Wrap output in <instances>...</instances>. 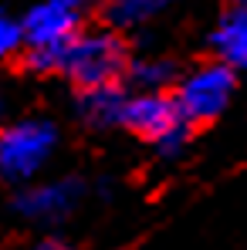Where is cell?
Here are the masks:
<instances>
[{
  "label": "cell",
  "instance_id": "obj_1",
  "mask_svg": "<svg viewBox=\"0 0 247 250\" xmlns=\"http://www.w3.org/2000/svg\"><path fill=\"white\" fill-rule=\"evenodd\" d=\"M27 71L34 75H61L78 91L122 84L129 68V47L115 31H78L58 51H27Z\"/></svg>",
  "mask_w": 247,
  "mask_h": 250
},
{
  "label": "cell",
  "instance_id": "obj_2",
  "mask_svg": "<svg viewBox=\"0 0 247 250\" xmlns=\"http://www.w3.org/2000/svg\"><path fill=\"white\" fill-rule=\"evenodd\" d=\"M61 132L44 115H24L0 125V183L27 186L41 179V172L58 156Z\"/></svg>",
  "mask_w": 247,
  "mask_h": 250
},
{
  "label": "cell",
  "instance_id": "obj_3",
  "mask_svg": "<svg viewBox=\"0 0 247 250\" xmlns=\"http://www.w3.org/2000/svg\"><path fill=\"white\" fill-rule=\"evenodd\" d=\"M234 88H237V71L230 64L203 61L176 78V84L169 88V98H173L176 115L193 128V125H206L220 119L234 98Z\"/></svg>",
  "mask_w": 247,
  "mask_h": 250
},
{
  "label": "cell",
  "instance_id": "obj_4",
  "mask_svg": "<svg viewBox=\"0 0 247 250\" xmlns=\"http://www.w3.org/2000/svg\"><path fill=\"white\" fill-rule=\"evenodd\" d=\"M88 196V183L78 176H54V179H34L21 189H14L10 209L24 223L38 227H58L65 223Z\"/></svg>",
  "mask_w": 247,
  "mask_h": 250
},
{
  "label": "cell",
  "instance_id": "obj_5",
  "mask_svg": "<svg viewBox=\"0 0 247 250\" xmlns=\"http://www.w3.org/2000/svg\"><path fill=\"white\" fill-rule=\"evenodd\" d=\"M88 0H38L24 17V47L27 51H58L85 31Z\"/></svg>",
  "mask_w": 247,
  "mask_h": 250
},
{
  "label": "cell",
  "instance_id": "obj_6",
  "mask_svg": "<svg viewBox=\"0 0 247 250\" xmlns=\"http://www.w3.org/2000/svg\"><path fill=\"white\" fill-rule=\"evenodd\" d=\"M183 122L173 108V98L169 95H149V91H129L125 95V105H122V122L119 128L146 139L149 146L159 142L169 128Z\"/></svg>",
  "mask_w": 247,
  "mask_h": 250
},
{
  "label": "cell",
  "instance_id": "obj_7",
  "mask_svg": "<svg viewBox=\"0 0 247 250\" xmlns=\"http://www.w3.org/2000/svg\"><path fill=\"white\" fill-rule=\"evenodd\" d=\"M210 47L217 51V61L247 75V0L227 3V10L220 14V21L210 34Z\"/></svg>",
  "mask_w": 247,
  "mask_h": 250
},
{
  "label": "cell",
  "instance_id": "obj_8",
  "mask_svg": "<svg viewBox=\"0 0 247 250\" xmlns=\"http://www.w3.org/2000/svg\"><path fill=\"white\" fill-rule=\"evenodd\" d=\"M125 95H129L125 84H105V88L78 91L75 112H78V119H82L85 125H91V128H119Z\"/></svg>",
  "mask_w": 247,
  "mask_h": 250
},
{
  "label": "cell",
  "instance_id": "obj_9",
  "mask_svg": "<svg viewBox=\"0 0 247 250\" xmlns=\"http://www.w3.org/2000/svg\"><path fill=\"white\" fill-rule=\"evenodd\" d=\"M176 64L169 58L159 54H142V58H132L129 68H125V88L129 91H149V95H169V88L176 84Z\"/></svg>",
  "mask_w": 247,
  "mask_h": 250
},
{
  "label": "cell",
  "instance_id": "obj_10",
  "mask_svg": "<svg viewBox=\"0 0 247 250\" xmlns=\"http://www.w3.org/2000/svg\"><path fill=\"white\" fill-rule=\"evenodd\" d=\"M176 0H109L105 3V17L112 27H142L153 17H159L169 10Z\"/></svg>",
  "mask_w": 247,
  "mask_h": 250
},
{
  "label": "cell",
  "instance_id": "obj_11",
  "mask_svg": "<svg viewBox=\"0 0 247 250\" xmlns=\"http://www.w3.org/2000/svg\"><path fill=\"white\" fill-rule=\"evenodd\" d=\"M24 47V27H21V17L0 10V64L10 61L14 54H21Z\"/></svg>",
  "mask_w": 247,
  "mask_h": 250
},
{
  "label": "cell",
  "instance_id": "obj_12",
  "mask_svg": "<svg viewBox=\"0 0 247 250\" xmlns=\"http://www.w3.org/2000/svg\"><path fill=\"white\" fill-rule=\"evenodd\" d=\"M31 250H71V244H68L65 237H58V233H47V237H41Z\"/></svg>",
  "mask_w": 247,
  "mask_h": 250
},
{
  "label": "cell",
  "instance_id": "obj_13",
  "mask_svg": "<svg viewBox=\"0 0 247 250\" xmlns=\"http://www.w3.org/2000/svg\"><path fill=\"white\" fill-rule=\"evenodd\" d=\"M3 112H7V95H3V88H0V125H3Z\"/></svg>",
  "mask_w": 247,
  "mask_h": 250
}]
</instances>
